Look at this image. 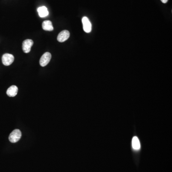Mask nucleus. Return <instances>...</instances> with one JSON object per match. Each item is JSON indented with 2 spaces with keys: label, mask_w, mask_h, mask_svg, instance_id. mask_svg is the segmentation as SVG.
<instances>
[{
  "label": "nucleus",
  "mask_w": 172,
  "mask_h": 172,
  "mask_svg": "<svg viewBox=\"0 0 172 172\" xmlns=\"http://www.w3.org/2000/svg\"><path fill=\"white\" fill-rule=\"evenodd\" d=\"M18 88L16 86L13 85L11 86L10 87L8 88L6 93L9 97H15L17 95L18 92Z\"/></svg>",
  "instance_id": "0eeeda50"
},
{
  "label": "nucleus",
  "mask_w": 172,
  "mask_h": 172,
  "mask_svg": "<svg viewBox=\"0 0 172 172\" xmlns=\"http://www.w3.org/2000/svg\"><path fill=\"white\" fill-rule=\"evenodd\" d=\"M14 59L15 58L13 55L5 54L2 57V64L5 66H9L13 63Z\"/></svg>",
  "instance_id": "f03ea898"
},
{
  "label": "nucleus",
  "mask_w": 172,
  "mask_h": 172,
  "mask_svg": "<svg viewBox=\"0 0 172 172\" xmlns=\"http://www.w3.org/2000/svg\"><path fill=\"white\" fill-rule=\"evenodd\" d=\"M70 36V33L68 30H63L59 33L58 36V41L59 42H64L68 39Z\"/></svg>",
  "instance_id": "423d86ee"
},
{
  "label": "nucleus",
  "mask_w": 172,
  "mask_h": 172,
  "mask_svg": "<svg viewBox=\"0 0 172 172\" xmlns=\"http://www.w3.org/2000/svg\"><path fill=\"white\" fill-rule=\"evenodd\" d=\"M39 15L40 17H45L48 15V8L45 6H41L38 9Z\"/></svg>",
  "instance_id": "1a4fd4ad"
},
{
  "label": "nucleus",
  "mask_w": 172,
  "mask_h": 172,
  "mask_svg": "<svg viewBox=\"0 0 172 172\" xmlns=\"http://www.w3.org/2000/svg\"><path fill=\"white\" fill-rule=\"evenodd\" d=\"M161 1L163 3H164V4H166V3L167 2L168 0H161Z\"/></svg>",
  "instance_id": "9b49d317"
},
{
  "label": "nucleus",
  "mask_w": 172,
  "mask_h": 172,
  "mask_svg": "<svg viewBox=\"0 0 172 172\" xmlns=\"http://www.w3.org/2000/svg\"><path fill=\"white\" fill-rule=\"evenodd\" d=\"M22 136L21 131L18 129L13 131L9 135V140L11 143H15L20 139Z\"/></svg>",
  "instance_id": "f257e3e1"
},
{
  "label": "nucleus",
  "mask_w": 172,
  "mask_h": 172,
  "mask_svg": "<svg viewBox=\"0 0 172 172\" xmlns=\"http://www.w3.org/2000/svg\"><path fill=\"white\" fill-rule=\"evenodd\" d=\"M34 42L31 39H26L23 42L22 48L23 51L25 53H28L30 52L31 49L33 45Z\"/></svg>",
  "instance_id": "39448f33"
},
{
  "label": "nucleus",
  "mask_w": 172,
  "mask_h": 172,
  "mask_svg": "<svg viewBox=\"0 0 172 172\" xmlns=\"http://www.w3.org/2000/svg\"><path fill=\"white\" fill-rule=\"evenodd\" d=\"M131 144H132V147L133 149L135 150H139L141 148V144L139 140L138 139V137L134 136L132 139L131 141Z\"/></svg>",
  "instance_id": "9d476101"
},
{
  "label": "nucleus",
  "mask_w": 172,
  "mask_h": 172,
  "mask_svg": "<svg viewBox=\"0 0 172 172\" xmlns=\"http://www.w3.org/2000/svg\"><path fill=\"white\" fill-rule=\"evenodd\" d=\"M83 30L86 33H89L91 31L92 25L91 22L88 18L86 16L83 17L82 19Z\"/></svg>",
  "instance_id": "7ed1b4c3"
},
{
  "label": "nucleus",
  "mask_w": 172,
  "mask_h": 172,
  "mask_svg": "<svg viewBox=\"0 0 172 172\" xmlns=\"http://www.w3.org/2000/svg\"><path fill=\"white\" fill-rule=\"evenodd\" d=\"M51 59V54L49 52H46L40 59V64L42 67H45L49 63Z\"/></svg>",
  "instance_id": "20e7f679"
},
{
  "label": "nucleus",
  "mask_w": 172,
  "mask_h": 172,
  "mask_svg": "<svg viewBox=\"0 0 172 172\" xmlns=\"http://www.w3.org/2000/svg\"><path fill=\"white\" fill-rule=\"evenodd\" d=\"M42 28L45 31H51L53 30L54 27L52 25V23L50 21L47 20L43 22L42 24Z\"/></svg>",
  "instance_id": "6e6552de"
}]
</instances>
